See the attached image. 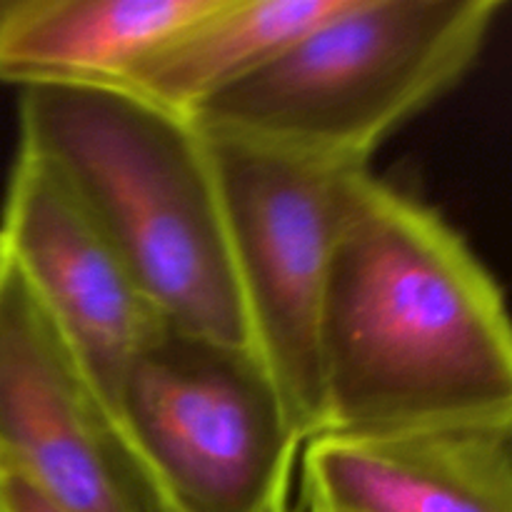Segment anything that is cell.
<instances>
[{
  "label": "cell",
  "mask_w": 512,
  "mask_h": 512,
  "mask_svg": "<svg viewBox=\"0 0 512 512\" xmlns=\"http://www.w3.org/2000/svg\"><path fill=\"white\" fill-rule=\"evenodd\" d=\"M323 433L498 430L512 420V313L430 205L358 175L340 218L318 335Z\"/></svg>",
  "instance_id": "cell-1"
},
{
  "label": "cell",
  "mask_w": 512,
  "mask_h": 512,
  "mask_svg": "<svg viewBox=\"0 0 512 512\" xmlns=\"http://www.w3.org/2000/svg\"><path fill=\"white\" fill-rule=\"evenodd\" d=\"M18 148L93 215L165 325L250 348L208 138L123 88L23 90Z\"/></svg>",
  "instance_id": "cell-2"
},
{
  "label": "cell",
  "mask_w": 512,
  "mask_h": 512,
  "mask_svg": "<svg viewBox=\"0 0 512 512\" xmlns=\"http://www.w3.org/2000/svg\"><path fill=\"white\" fill-rule=\"evenodd\" d=\"M500 10V0H345L188 120L215 138L370 168L395 130L465 78Z\"/></svg>",
  "instance_id": "cell-3"
},
{
  "label": "cell",
  "mask_w": 512,
  "mask_h": 512,
  "mask_svg": "<svg viewBox=\"0 0 512 512\" xmlns=\"http://www.w3.org/2000/svg\"><path fill=\"white\" fill-rule=\"evenodd\" d=\"M118 410L175 512H293L305 440L253 350L165 328Z\"/></svg>",
  "instance_id": "cell-4"
},
{
  "label": "cell",
  "mask_w": 512,
  "mask_h": 512,
  "mask_svg": "<svg viewBox=\"0 0 512 512\" xmlns=\"http://www.w3.org/2000/svg\"><path fill=\"white\" fill-rule=\"evenodd\" d=\"M205 138L250 348L308 443L323 433L318 335L330 260L350 188L370 168Z\"/></svg>",
  "instance_id": "cell-5"
},
{
  "label": "cell",
  "mask_w": 512,
  "mask_h": 512,
  "mask_svg": "<svg viewBox=\"0 0 512 512\" xmlns=\"http://www.w3.org/2000/svg\"><path fill=\"white\" fill-rule=\"evenodd\" d=\"M0 465L63 512H175L118 408L3 250Z\"/></svg>",
  "instance_id": "cell-6"
},
{
  "label": "cell",
  "mask_w": 512,
  "mask_h": 512,
  "mask_svg": "<svg viewBox=\"0 0 512 512\" xmlns=\"http://www.w3.org/2000/svg\"><path fill=\"white\" fill-rule=\"evenodd\" d=\"M0 250L118 408L130 368L168 325L73 190L23 148L5 185Z\"/></svg>",
  "instance_id": "cell-7"
},
{
  "label": "cell",
  "mask_w": 512,
  "mask_h": 512,
  "mask_svg": "<svg viewBox=\"0 0 512 512\" xmlns=\"http://www.w3.org/2000/svg\"><path fill=\"white\" fill-rule=\"evenodd\" d=\"M298 495L305 512H512V463L493 430L318 435Z\"/></svg>",
  "instance_id": "cell-8"
},
{
  "label": "cell",
  "mask_w": 512,
  "mask_h": 512,
  "mask_svg": "<svg viewBox=\"0 0 512 512\" xmlns=\"http://www.w3.org/2000/svg\"><path fill=\"white\" fill-rule=\"evenodd\" d=\"M208 0H3L0 83L125 88L170 33Z\"/></svg>",
  "instance_id": "cell-9"
},
{
  "label": "cell",
  "mask_w": 512,
  "mask_h": 512,
  "mask_svg": "<svg viewBox=\"0 0 512 512\" xmlns=\"http://www.w3.org/2000/svg\"><path fill=\"white\" fill-rule=\"evenodd\" d=\"M345 0H208L170 33L123 90L190 118L268 68L300 35L338 13Z\"/></svg>",
  "instance_id": "cell-10"
},
{
  "label": "cell",
  "mask_w": 512,
  "mask_h": 512,
  "mask_svg": "<svg viewBox=\"0 0 512 512\" xmlns=\"http://www.w3.org/2000/svg\"><path fill=\"white\" fill-rule=\"evenodd\" d=\"M0 512H63L13 470L0 465Z\"/></svg>",
  "instance_id": "cell-11"
},
{
  "label": "cell",
  "mask_w": 512,
  "mask_h": 512,
  "mask_svg": "<svg viewBox=\"0 0 512 512\" xmlns=\"http://www.w3.org/2000/svg\"><path fill=\"white\" fill-rule=\"evenodd\" d=\"M493 433H495V438H498L500 448L505 450V455H508L510 463H512V420L508 425H503V428L493 430Z\"/></svg>",
  "instance_id": "cell-12"
},
{
  "label": "cell",
  "mask_w": 512,
  "mask_h": 512,
  "mask_svg": "<svg viewBox=\"0 0 512 512\" xmlns=\"http://www.w3.org/2000/svg\"><path fill=\"white\" fill-rule=\"evenodd\" d=\"M0 3H3V0H0Z\"/></svg>",
  "instance_id": "cell-13"
}]
</instances>
